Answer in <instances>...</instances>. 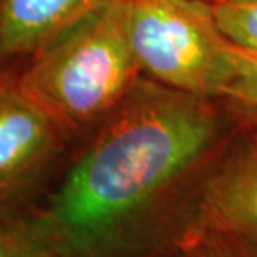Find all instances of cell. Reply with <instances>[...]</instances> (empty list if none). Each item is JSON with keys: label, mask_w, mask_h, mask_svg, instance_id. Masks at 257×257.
Segmentation results:
<instances>
[{"label": "cell", "mask_w": 257, "mask_h": 257, "mask_svg": "<svg viewBox=\"0 0 257 257\" xmlns=\"http://www.w3.org/2000/svg\"><path fill=\"white\" fill-rule=\"evenodd\" d=\"M43 250L30 217L22 214H0V257H30Z\"/></svg>", "instance_id": "cell-9"}, {"label": "cell", "mask_w": 257, "mask_h": 257, "mask_svg": "<svg viewBox=\"0 0 257 257\" xmlns=\"http://www.w3.org/2000/svg\"><path fill=\"white\" fill-rule=\"evenodd\" d=\"M206 2H207V0H206Z\"/></svg>", "instance_id": "cell-12"}, {"label": "cell", "mask_w": 257, "mask_h": 257, "mask_svg": "<svg viewBox=\"0 0 257 257\" xmlns=\"http://www.w3.org/2000/svg\"><path fill=\"white\" fill-rule=\"evenodd\" d=\"M128 27L145 78L222 100L232 73L229 40L206 0H128Z\"/></svg>", "instance_id": "cell-3"}, {"label": "cell", "mask_w": 257, "mask_h": 257, "mask_svg": "<svg viewBox=\"0 0 257 257\" xmlns=\"http://www.w3.org/2000/svg\"><path fill=\"white\" fill-rule=\"evenodd\" d=\"M229 58L232 73L222 100L244 119L257 123V55L229 40Z\"/></svg>", "instance_id": "cell-7"}, {"label": "cell", "mask_w": 257, "mask_h": 257, "mask_svg": "<svg viewBox=\"0 0 257 257\" xmlns=\"http://www.w3.org/2000/svg\"><path fill=\"white\" fill-rule=\"evenodd\" d=\"M222 35L257 55V0H207Z\"/></svg>", "instance_id": "cell-8"}, {"label": "cell", "mask_w": 257, "mask_h": 257, "mask_svg": "<svg viewBox=\"0 0 257 257\" xmlns=\"http://www.w3.org/2000/svg\"><path fill=\"white\" fill-rule=\"evenodd\" d=\"M211 257H257V123L244 119L202 186L181 242Z\"/></svg>", "instance_id": "cell-4"}, {"label": "cell", "mask_w": 257, "mask_h": 257, "mask_svg": "<svg viewBox=\"0 0 257 257\" xmlns=\"http://www.w3.org/2000/svg\"><path fill=\"white\" fill-rule=\"evenodd\" d=\"M30 257H57V255L52 254V252H48V250H40V252H37V254L30 255Z\"/></svg>", "instance_id": "cell-11"}, {"label": "cell", "mask_w": 257, "mask_h": 257, "mask_svg": "<svg viewBox=\"0 0 257 257\" xmlns=\"http://www.w3.org/2000/svg\"><path fill=\"white\" fill-rule=\"evenodd\" d=\"M110 0H0V65L19 63Z\"/></svg>", "instance_id": "cell-6"}, {"label": "cell", "mask_w": 257, "mask_h": 257, "mask_svg": "<svg viewBox=\"0 0 257 257\" xmlns=\"http://www.w3.org/2000/svg\"><path fill=\"white\" fill-rule=\"evenodd\" d=\"M244 118L143 78L72 146L25 214L57 257H176L196 201Z\"/></svg>", "instance_id": "cell-1"}, {"label": "cell", "mask_w": 257, "mask_h": 257, "mask_svg": "<svg viewBox=\"0 0 257 257\" xmlns=\"http://www.w3.org/2000/svg\"><path fill=\"white\" fill-rule=\"evenodd\" d=\"M72 143L20 88L15 63L0 65V214H22L45 194Z\"/></svg>", "instance_id": "cell-5"}, {"label": "cell", "mask_w": 257, "mask_h": 257, "mask_svg": "<svg viewBox=\"0 0 257 257\" xmlns=\"http://www.w3.org/2000/svg\"><path fill=\"white\" fill-rule=\"evenodd\" d=\"M20 88L75 145L145 78L130 40L128 0H110L15 63Z\"/></svg>", "instance_id": "cell-2"}, {"label": "cell", "mask_w": 257, "mask_h": 257, "mask_svg": "<svg viewBox=\"0 0 257 257\" xmlns=\"http://www.w3.org/2000/svg\"><path fill=\"white\" fill-rule=\"evenodd\" d=\"M176 257H211V255L199 252V250H183V252H179Z\"/></svg>", "instance_id": "cell-10"}]
</instances>
